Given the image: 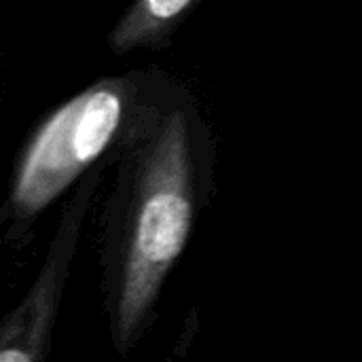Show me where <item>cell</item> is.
<instances>
[{
	"instance_id": "cell-1",
	"label": "cell",
	"mask_w": 362,
	"mask_h": 362,
	"mask_svg": "<svg viewBox=\"0 0 362 362\" xmlns=\"http://www.w3.org/2000/svg\"><path fill=\"white\" fill-rule=\"evenodd\" d=\"M119 159L102 259L112 344L127 354L151 327L161 288L208 202L210 127L193 98L178 89L132 132Z\"/></svg>"
},
{
	"instance_id": "cell-2",
	"label": "cell",
	"mask_w": 362,
	"mask_h": 362,
	"mask_svg": "<svg viewBox=\"0 0 362 362\" xmlns=\"http://www.w3.org/2000/svg\"><path fill=\"white\" fill-rule=\"evenodd\" d=\"M163 72H127L95 81L32 132L21 148L4 204L8 238L23 231L76 178L132 136L178 93Z\"/></svg>"
},
{
	"instance_id": "cell-3",
	"label": "cell",
	"mask_w": 362,
	"mask_h": 362,
	"mask_svg": "<svg viewBox=\"0 0 362 362\" xmlns=\"http://www.w3.org/2000/svg\"><path fill=\"white\" fill-rule=\"evenodd\" d=\"M104 163L93 165L78 180L70 204L64 208L45 265L25 299L0 325V362L45 361L51 346V331L68 282L83 221L104 176Z\"/></svg>"
},
{
	"instance_id": "cell-4",
	"label": "cell",
	"mask_w": 362,
	"mask_h": 362,
	"mask_svg": "<svg viewBox=\"0 0 362 362\" xmlns=\"http://www.w3.org/2000/svg\"><path fill=\"white\" fill-rule=\"evenodd\" d=\"M202 0H134L115 23L108 45L123 55L134 49H159L170 42L182 19Z\"/></svg>"
}]
</instances>
